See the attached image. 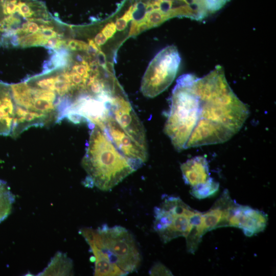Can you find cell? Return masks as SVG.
<instances>
[{"mask_svg":"<svg viewBox=\"0 0 276 276\" xmlns=\"http://www.w3.org/2000/svg\"><path fill=\"white\" fill-rule=\"evenodd\" d=\"M248 115L218 65L202 77L187 74L177 79L164 131L179 151L217 144L236 134Z\"/></svg>","mask_w":276,"mask_h":276,"instance_id":"6da1fadb","label":"cell"},{"mask_svg":"<svg viewBox=\"0 0 276 276\" xmlns=\"http://www.w3.org/2000/svg\"><path fill=\"white\" fill-rule=\"evenodd\" d=\"M93 125L81 162L87 173L84 185L108 191L136 170L105 131L97 125Z\"/></svg>","mask_w":276,"mask_h":276,"instance_id":"7a4b0ae2","label":"cell"},{"mask_svg":"<svg viewBox=\"0 0 276 276\" xmlns=\"http://www.w3.org/2000/svg\"><path fill=\"white\" fill-rule=\"evenodd\" d=\"M79 232L89 246L105 254L110 262L127 274L139 267L141 254L133 236L125 227L103 224L96 229L84 227Z\"/></svg>","mask_w":276,"mask_h":276,"instance_id":"3957f363","label":"cell"},{"mask_svg":"<svg viewBox=\"0 0 276 276\" xmlns=\"http://www.w3.org/2000/svg\"><path fill=\"white\" fill-rule=\"evenodd\" d=\"M202 215L179 197L165 195L160 205L154 209L153 229L166 243L177 237L186 238Z\"/></svg>","mask_w":276,"mask_h":276,"instance_id":"277c9868","label":"cell"},{"mask_svg":"<svg viewBox=\"0 0 276 276\" xmlns=\"http://www.w3.org/2000/svg\"><path fill=\"white\" fill-rule=\"evenodd\" d=\"M180 57L176 47L168 46L152 60L143 77L141 91L146 97L153 98L165 90L177 73Z\"/></svg>","mask_w":276,"mask_h":276,"instance_id":"5b68a950","label":"cell"},{"mask_svg":"<svg viewBox=\"0 0 276 276\" xmlns=\"http://www.w3.org/2000/svg\"><path fill=\"white\" fill-rule=\"evenodd\" d=\"M109 113L130 137L147 148L143 124L121 89L113 96L110 102Z\"/></svg>","mask_w":276,"mask_h":276,"instance_id":"8992f818","label":"cell"},{"mask_svg":"<svg viewBox=\"0 0 276 276\" xmlns=\"http://www.w3.org/2000/svg\"><path fill=\"white\" fill-rule=\"evenodd\" d=\"M119 151L132 164L136 170L148 158L147 149L130 137L110 114L108 116L102 128Z\"/></svg>","mask_w":276,"mask_h":276,"instance_id":"52a82bcc","label":"cell"},{"mask_svg":"<svg viewBox=\"0 0 276 276\" xmlns=\"http://www.w3.org/2000/svg\"><path fill=\"white\" fill-rule=\"evenodd\" d=\"M267 221L268 216L264 212L235 201L228 212L225 227H238L245 236L251 237L263 231Z\"/></svg>","mask_w":276,"mask_h":276,"instance_id":"ba28073f","label":"cell"},{"mask_svg":"<svg viewBox=\"0 0 276 276\" xmlns=\"http://www.w3.org/2000/svg\"><path fill=\"white\" fill-rule=\"evenodd\" d=\"M16 105L10 84L0 81V135L13 136Z\"/></svg>","mask_w":276,"mask_h":276,"instance_id":"9c48e42d","label":"cell"},{"mask_svg":"<svg viewBox=\"0 0 276 276\" xmlns=\"http://www.w3.org/2000/svg\"><path fill=\"white\" fill-rule=\"evenodd\" d=\"M185 182L194 187L207 182L210 176L208 162L201 156L187 160L180 166Z\"/></svg>","mask_w":276,"mask_h":276,"instance_id":"30bf717a","label":"cell"},{"mask_svg":"<svg viewBox=\"0 0 276 276\" xmlns=\"http://www.w3.org/2000/svg\"><path fill=\"white\" fill-rule=\"evenodd\" d=\"M95 262L94 275L121 276L127 274L110 262L107 255L94 246H89Z\"/></svg>","mask_w":276,"mask_h":276,"instance_id":"8fae6325","label":"cell"},{"mask_svg":"<svg viewBox=\"0 0 276 276\" xmlns=\"http://www.w3.org/2000/svg\"><path fill=\"white\" fill-rule=\"evenodd\" d=\"M73 274V263L66 254L58 251L47 266L38 275H71Z\"/></svg>","mask_w":276,"mask_h":276,"instance_id":"7c38bea8","label":"cell"},{"mask_svg":"<svg viewBox=\"0 0 276 276\" xmlns=\"http://www.w3.org/2000/svg\"><path fill=\"white\" fill-rule=\"evenodd\" d=\"M14 201L15 196L5 181L0 180V223L10 215Z\"/></svg>","mask_w":276,"mask_h":276,"instance_id":"4fadbf2b","label":"cell"},{"mask_svg":"<svg viewBox=\"0 0 276 276\" xmlns=\"http://www.w3.org/2000/svg\"><path fill=\"white\" fill-rule=\"evenodd\" d=\"M219 185L212 177L205 183L192 187L191 195L199 199L214 195L219 190Z\"/></svg>","mask_w":276,"mask_h":276,"instance_id":"5bb4252c","label":"cell"},{"mask_svg":"<svg viewBox=\"0 0 276 276\" xmlns=\"http://www.w3.org/2000/svg\"><path fill=\"white\" fill-rule=\"evenodd\" d=\"M149 273L150 275H173L171 271L160 262L155 263L150 269Z\"/></svg>","mask_w":276,"mask_h":276,"instance_id":"9a60e30c","label":"cell"},{"mask_svg":"<svg viewBox=\"0 0 276 276\" xmlns=\"http://www.w3.org/2000/svg\"><path fill=\"white\" fill-rule=\"evenodd\" d=\"M116 30L115 24L114 22H110L105 25L101 31V33L108 39L113 36Z\"/></svg>","mask_w":276,"mask_h":276,"instance_id":"2e32d148","label":"cell"},{"mask_svg":"<svg viewBox=\"0 0 276 276\" xmlns=\"http://www.w3.org/2000/svg\"><path fill=\"white\" fill-rule=\"evenodd\" d=\"M108 39L101 32L98 33L95 37V43L100 46L104 44Z\"/></svg>","mask_w":276,"mask_h":276,"instance_id":"e0dca14e","label":"cell"}]
</instances>
